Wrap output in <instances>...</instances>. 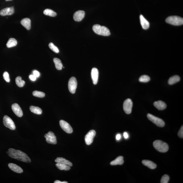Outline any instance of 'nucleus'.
Instances as JSON below:
<instances>
[{
  "label": "nucleus",
  "mask_w": 183,
  "mask_h": 183,
  "mask_svg": "<svg viewBox=\"0 0 183 183\" xmlns=\"http://www.w3.org/2000/svg\"><path fill=\"white\" fill-rule=\"evenodd\" d=\"M9 156L12 158L17 159L21 162L29 163L31 162L30 158L27 154L19 150L10 148L7 152Z\"/></svg>",
  "instance_id": "f257e3e1"
},
{
  "label": "nucleus",
  "mask_w": 183,
  "mask_h": 183,
  "mask_svg": "<svg viewBox=\"0 0 183 183\" xmlns=\"http://www.w3.org/2000/svg\"><path fill=\"white\" fill-rule=\"evenodd\" d=\"M93 30L98 35L104 36L110 35V32L108 29L106 27L101 26L99 25H95L93 27Z\"/></svg>",
  "instance_id": "f03ea898"
},
{
  "label": "nucleus",
  "mask_w": 183,
  "mask_h": 183,
  "mask_svg": "<svg viewBox=\"0 0 183 183\" xmlns=\"http://www.w3.org/2000/svg\"><path fill=\"white\" fill-rule=\"evenodd\" d=\"M153 145L156 149L158 151L165 153L168 150V146L166 143L160 140H156L154 141Z\"/></svg>",
  "instance_id": "7ed1b4c3"
},
{
  "label": "nucleus",
  "mask_w": 183,
  "mask_h": 183,
  "mask_svg": "<svg viewBox=\"0 0 183 183\" xmlns=\"http://www.w3.org/2000/svg\"><path fill=\"white\" fill-rule=\"evenodd\" d=\"M166 21L169 24L174 26H180L183 24V18L177 16H171L166 19Z\"/></svg>",
  "instance_id": "20e7f679"
},
{
  "label": "nucleus",
  "mask_w": 183,
  "mask_h": 183,
  "mask_svg": "<svg viewBox=\"0 0 183 183\" xmlns=\"http://www.w3.org/2000/svg\"><path fill=\"white\" fill-rule=\"evenodd\" d=\"M147 117L149 120L159 127H162L165 126L164 121L162 119L156 117L150 114H148Z\"/></svg>",
  "instance_id": "39448f33"
},
{
  "label": "nucleus",
  "mask_w": 183,
  "mask_h": 183,
  "mask_svg": "<svg viewBox=\"0 0 183 183\" xmlns=\"http://www.w3.org/2000/svg\"><path fill=\"white\" fill-rule=\"evenodd\" d=\"M3 124L4 125L11 130H15L16 127L12 119L8 116L5 115L3 118Z\"/></svg>",
  "instance_id": "423d86ee"
},
{
  "label": "nucleus",
  "mask_w": 183,
  "mask_h": 183,
  "mask_svg": "<svg viewBox=\"0 0 183 183\" xmlns=\"http://www.w3.org/2000/svg\"><path fill=\"white\" fill-rule=\"evenodd\" d=\"M77 80L75 77L71 78L68 82V88L70 93L74 94L77 87Z\"/></svg>",
  "instance_id": "0eeeda50"
},
{
  "label": "nucleus",
  "mask_w": 183,
  "mask_h": 183,
  "mask_svg": "<svg viewBox=\"0 0 183 183\" xmlns=\"http://www.w3.org/2000/svg\"><path fill=\"white\" fill-rule=\"evenodd\" d=\"M133 102L130 99L128 98L124 101L123 104V108L124 111L126 114H129L132 112Z\"/></svg>",
  "instance_id": "6e6552de"
},
{
  "label": "nucleus",
  "mask_w": 183,
  "mask_h": 183,
  "mask_svg": "<svg viewBox=\"0 0 183 183\" xmlns=\"http://www.w3.org/2000/svg\"><path fill=\"white\" fill-rule=\"evenodd\" d=\"M60 126L65 132L68 134H71L73 132V130L72 127L67 122L63 120L59 121Z\"/></svg>",
  "instance_id": "1a4fd4ad"
},
{
  "label": "nucleus",
  "mask_w": 183,
  "mask_h": 183,
  "mask_svg": "<svg viewBox=\"0 0 183 183\" xmlns=\"http://www.w3.org/2000/svg\"><path fill=\"white\" fill-rule=\"evenodd\" d=\"M46 141L49 144H57V138L53 132L50 131L45 135Z\"/></svg>",
  "instance_id": "9d476101"
},
{
  "label": "nucleus",
  "mask_w": 183,
  "mask_h": 183,
  "mask_svg": "<svg viewBox=\"0 0 183 183\" xmlns=\"http://www.w3.org/2000/svg\"><path fill=\"white\" fill-rule=\"evenodd\" d=\"M96 132L95 130H91L87 134L85 137V141L86 144L89 145L92 144L93 141L94 137L96 135Z\"/></svg>",
  "instance_id": "9b49d317"
},
{
  "label": "nucleus",
  "mask_w": 183,
  "mask_h": 183,
  "mask_svg": "<svg viewBox=\"0 0 183 183\" xmlns=\"http://www.w3.org/2000/svg\"><path fill=\"white\" fill-rule=\"evenodd\" d=\"M12 109L14 114L17 116L21 117L23 116V112L19 105L17 104H14L12 106Z\"/></svg>",
  "instance_id": "f8f14e48"
},
{
  "label": "nucleus",
  "mask_w": 183,
  "mask_h": 183,
  "mask_svg": "<svg viewBox=\"0 0 183 183\" xmlns=\"http://www.w3.org/2000/svg\"><path fill=\"white\" fill-rule=\"evenodd\" d=\"M14 9L13 7H7L1 10L0 11V15L2 16L11 15L14 13Z\"/></svg>",
  "instance_id": "ddd939ff"
},
{
  "label": "nucleus",
  "mask_w": 183,
  "mask_h": 183,
  "mask_svg": "<svg viewBox=\"0 0 183 183\" xmlns=\"http://www.w3.org/2000/svg\"><path fill=\"white\" fill-rule=\"evenodd\" d=\"M85 12L84 11L79 10L76 12L74 14L73 19L77 21H80L82 20L85 16Z\"/></svg>",
  "instance_id": "4468645a"
},
{
  "label": "nucleus",
  "mask_w": 183,
  "mask_h": 183,
  "mask_svg": "<svg viewBox=\"0 0 183 183\" xmlns=\"http://www.w3.org/2000/svg\"><path fill=\"white\" fill-rule=\"evenodd\" d=\"M91 77L93 84L96 85L98 81L99 72L97 68H94L91 71Z\"/></svg>",
  "instance_id": "2eb2a0df"
},
{
  "label": "nucleus",
  "mask_w": 183,
  "mask_h": 183,
  "mask_svg": "<svg viewBox=\"0 0 183 183\" xmlns=\"http://www.w3.org/2000/svg\"><path fill=\"white\" fill-rule=\"evenodd\" d=\"M8 166L11 170L15 172L18 173H21L23 172V170L21 168L15 164L10 163L9 164Z\"/></svg>",
  "instance_id": "dca6fc26"
},
{
  "label": "nucleus",
  "mask_w": 183,
  "mask_h": 183,
  "mask_svg": "<svg viewBox=\"0 0 183 183\" xmlns=\"http://www.w3.org/2000/svg\"><path fill=\"white\" fill-rule=\"evenodd\" d=\"M154 105L157 109L159 110H164L166 108V103L161 100L155 101L154 103Z\"/></svg>",
  "instance_id": "f3484780"
},
{
  "label": "nucleus",
  "mask_w": 183,
  "mask_h": 183,
  "mask_svg": "<svg viewBox=\"0 0 183 183\" xmlns=\"http://www.w3.org/2000/svg\"><path fill=\"white\" fill-rule=\"evenodd\" d=\"M21 23L27 30H29L31 28V21L28 18L23 19L21 21Z\"/></svg>",
  "instance_id": "a211bd4d"
},
{
  "label": "nucleus",
  "mask_w": 183,
  "mask_h": 183,
  "mask_svg": "<svg viewBox=\"0 0 183 183\" xmlns=\"http://www.w3.org/2000/svg\"><path fill=\"white\" fill-rule=\"evenodd\" d=\"M140 19L141 25L143 29L144 30H146L149 28V23L142 15H141L140 16Z\"/></svg>",
  "instance_id": "6ab92c4d"
},
{
  "label": "nucleus",
  "mask_w": 183,
  "mask_h": 183,
  "mask_svg": "<svg viewBox=\"0 0 183 183\" xmlns=\"http://www.w3.org/2000/svg\"><path fill=\"white\" fill-rule=\"evenodd\" d=\"M142 164L151 169H155L157 167L156 164L152 161L144 160L142 161Z\"/></svg>",
  "instance_id": "aec40b11"
},
{
  "label": "nucleus",
  "mask_w": 183,
  "mask_h": 183,
  "mask_svg": "<svg viewBox=\"0 0 183 183\" xmlns=\"http://www.w3.org/2000/svg\"><path fill=\"white\" fill-rule=\"evenodd\" d=\"M55 162L57 163H61V164H66L70 166H73V164L70 161L67 160L66 159L62 157L57 158L55 159Z\"/></svg>",
  "instance_id": "412c9836"
},
{
  "label": "nucleus",
  "mask_w": 183,
  "mask_h": 183,
  "mask_svg": "<svg viewBox=\"0 0 183 183\" xmlns=\"http://www.w3.org/2000/svg\"><path fill=\"white\" fill-rule=\"evenodd\" d=\"M124 163V157L122 156L117 157L115 160L110 162V164L112 166L117 165H122Z\"/></svg>",
  "instance_id": "4be33fe9"
},
{
  "label": "nucleus",
  "mask_w": 183,
  "mask_h": 183,
  "mask_svg": "<svg viewBox=\"0 0 183 183\" xmlns=\"http://www.w3.org/2000/svg\"><path fill=\"white\" fill-rule=\"evenodd\" d=\"M180 77L177 75H174L170 78L168 81V84L170 85H173L180 81Z\"/></svg>",
  "instance_id": "5701e85b"
},
{
  "label": "nucleus",
  "mask_w": 183,
  "mask_h": 183,
  "mask_svg": "<svg viewBox=\"0 0 183 183\" xmlns=\"http://www.w3.org/2000/svg\"><path fill=\"white\" fill-rule=\"evenodd\" d=\"M17 43V41L14 38H10L9 39L6 46L8 48H11L16 46Z\"/></svg>",
  "instance_id": "b1692460"
},
{
  "label": "nucleus",
  "mask_w": 183,
  "mask_h": 183,
  "mask_svg": "<svg viewBox=\"0 0 183 183\" xmlns=\"http://www.w3.org/2000/svg\"><path fill=\"white\" fill-rule=\"evenodd\" d=\"M30 109L32 113L38 115H41L42 113V110L39 107L31 106Z\"/></svg>",
  "instance_id": "393cba45"
},
{
  "label": "nucleus",
  "mask_w": 183,
  "mask_h": 183,
  "mask_svg": "<svg viewBox=\"0 0 183 183\" xmlns=\"http://www.w3.org/2000/svg\"><path fill=\"white\" fill-rule=\"evenodd\" d=\"M53 61L54 63H55L56 69L59 70H62L63 65L60 60L57 59V58H55L54 59Z\"/></svg>",
  "instance_id": "a878e982"
},
{
  "label": "nucleus",
  "mask_w": 183,
  "mask_h": 183,
  "mask_svg": "<svg viewBox=\"0 0 183 183\" xmlns=\"http://www.w3.org/2000/svg\"><path fill=\"white\" fill-rule=\"evenodd\" d=\"M56 166L59 169L61 170H65V171H68L71 169L70 166L67 165L61 164V163H57L56 164Z\"/></svg>",
  "instance_id": "bb28decb"
},
{
  "label": "nucleus",
  "mask_w": 183,
  "mask_h": 183,
  "mask_svg": "<svg viewBox=\"0 0 183 183\" xmlns=\"http://www.w3.org/2000/svg\"><path fill=\"white\" fill-rule=\"evenodd\" d=\"M43 14L45 15L51 16V17H55L57 15V13L53 10L48 9H46L43 11Z\"/></svg>",
  "instance_id": "cd10ccee"
},
{
  "label": "nucleus",
  "mask_w": 183,
  "mask_h": 183,
  "mask_svg": "<svg viewBox=\"0 0 183 183\" xmlns=\"http://www.w3.org/2000/svg\"><path fill=\"white\" fill-rule=\"evenodd\" d=\"M15 82L16 84L19 87H23L24 86L25 84V81L22 80L21 77H18L16 78Z\"/></svg>",
  "instance_id": "c85d7f7f"
},
{
  "label": "nucleus",
  "mask_w": 183,
  "mask_h": 183,
  "mask_svg": "<svg viewBox=\"0 0 183 183\" xmlns=\"http://www.w3.org/2000/svg\"><path fill=\"white\" fill-rule=\"evenodd\" d=\"M150 80L149 76L147 75H143L139 78V81L141 83H147Z\"/></svg>",
  "instance_id": "c756f323"
},
{
  "label": "nucleus",
  "mask_w": 183,
  "mask_h": 183,
  "mask_svg": "<svg viewBox=\"0 0 183 183\" xmlns=\"http://www.w3.org/2000/svg\"><path fill=\"white\" fill-rule=\"evenodd\" d=\"M33 95L34 96L39 98H43L45 96V94L43 92L35 91L33 92Z\"/></svg>",
  "instance_id": "7c9ffc66"
},
{
  "label": "nucleus",
  "mask_w": 183,
  "mask_h": 183,
  "mask_svg": "<svg viewBox=\"0 0 183 183\" xmlns=\"http://www.w3.org/2000/svg\"><path fill=\"white\" fill-rule=\"evenodd\" d=\"M49 47L53 51L56 53H59V50L57 47H56L54 45L53 43H51L49 45Z\"/></svg>",
  "instance_id": "2f4dec72"
},
{
  "label": "nucleus",
  "mask_w": 183,
  "mask_h": 183,
  "mask_svg": "<svg viewBox=\"0 0 183 183\" xmlns=\"http://www.w3.org/2000/svg\"><path fill=\"white\" fill-rule=\"evenodd\" d=\"M170 179L169 176L167 175H164L162 177L161 179V183H168Z\"/></svg>",
  "instance_id": "473e14b6"
},
{
  "label": "nucleus",
  "mask_w": 183,
  "mask_h": 183,
  "mask_svg": "<svg viewBox=\"0 0 183 183\" xmlns=\"http://www.w3.org/2000/svg\"><path fill=\"white\" fill-rule=\"evenodd\" d=\"M3 79L7 83L10 82V79L9 74L7 72H5L3 74Z\"/></svg>",
  "instance_id": "72a5a7b5"
},
{
  "label": "nucleus",
  "mask_w": 183,
  "mask_h": 183,
  "mask_svg": "<svg viewBox=\"0 0 183 183\" xmlns=\"http://www.w3.org/2000/svg\"><path fill=\"white\" fill-rule=\"evenodd\" d=\"M178 136L181 138H183V126H182L180 128V130L179 131L178 133Z\"/></svg>",
  "instance_id": "f704fd0d"
},
{
  "label": "nucleus",
  "mask_w": 183,
  "mask_h": 183,
  "mask_svg": "<svg viewBox=\"0 0 183 183\" xmlns=\"http://www.w3.org/2000/svg\"><path fill=\"white\" fill-rule=\"evenodd\" d=\"M33 75L37 78L39 77L40 76V73L39 71L37 70H34L33 72Z\"/></svg>",
  "instance_id": "c9c22d12"
},
{
  "label": "nucleus",
  "mask_w": 183,
  "mask_h": 183,
  "mask_svg": "<svg viewBox=\"0 0 183 183\" xmlns=\"http://www.w3.org/2000/svg\"><path fill=\"white\" fill-rule=\"evenodd\" d=\"M29 78L32 81H35L37 79V78L34 75H31L29 76Z\"/></svg>",
  "instance_id": "e433bc0d"
},
{
  "label": "nucleus",
  "mask_w": 183,
  "mask_h": 183,
  "mask_svg": "<svg viewBox=\"0 0 183 183\" xmlns=\"http://www.w3.org/2000/svg\"><path fill=\"white\" fill-rule=\"evenodd\" d=\"M121 136L120 134H117L116 135V140H120V139H121Z\"/></svg>",
  "instance_id": "4c0bfd02"
},
{
  "label": "nucleus",
  "mask_w": 183,
  "mask_h": 183,
  "mask_svg": "<svg viewBox=\"0 0 183 183\" xmlns=\"http://www.w3.org/2000/svg\"><path fill=\"white\" fill-rule=\"evenodd\" d=\"M54 183H68V182H61V181L59 180H56L55 182H54Z\"/></svg>",
  "instance_id": "58836bf2"
},
{
  "label": "nucleus",
  "mask_w": 183,
  "mask_h": 183,
  "mask_svg": "<svg viewBox=\"0 0 183 183\" xmlns=\"http://www.w3.org/2000/svg\"><path fill=\"white\" fill-rule=\"evenodd\" d=\"M124 136L125 138L127 139L128 137V134L126 132H124Z\"/></svg>",
  "instance_id": "ea45409f"
},
{
  "label": "nucleus",
  "mask_w": 183,
  "mask_h": 183,
  "mask_svg": "<svg viewBox=\"0 0 183 183\" xmlns=\"http://www.w3.org/2000/svg\"><path fill=\"white\" fill-rule=\"evenodd\" d=\"M12 1V0H5V1Z\"/></svg>",
  "instance_id": "a19ab883"
}]
</instances>
